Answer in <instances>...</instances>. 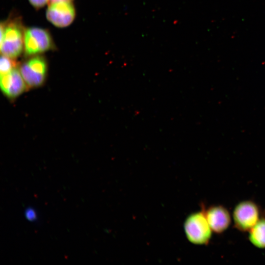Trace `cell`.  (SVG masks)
Here are the masks:
<instances>
[{
  "label": "cell",
  "instance_id": "cell-1",
  "mask_svg": "<svg viewBox=\"0 0 265 265\" xmlns=\"http://www.w3.org/2000/svg\"><path fill=\"white\" fill-rule=\"evenodd\" d=\"M24 48V34L20 22L0 25V52L12 59L18 57Z\"/></svg>",
  "mask_w": 265,
  "mask_h": 265
},
{
  "label": "cell",
  "instance_id": "cell-2",
  "mask_svg": "<svg viewBox=\"0 0 265 265\" xmlns=\"http://www.w3.org/2000/svg\"><path fill=\"white\" fill-rule=\"evenodd\" d=\"M184 229L189 241L194 244H208L212 235L205 210L190 214L185 220Z\"/></svg>",
  "mask_w": 265,
  "mask_h": 265
},
{
  "label": "cell",
  "instance_id": "cell-3",
  "mask_svg": "<svg viewBox=\"0 0 265 265\" xmlns=\"http://www.w3.org/2000/svg\"><path fill=\"white\" fill-rule=\"evenodd\" d=\"M257 204L251 200L241 202L235 207L233 218L235 227L241 232H249L260 219Z\"/></svg>",
  "mask_w": 265,
  "mask_h": 265
},
{
  "label": "cell",
  "instance_id": "cell-4",
  "mask_svg": "<svg viewBox=\"0 0 265 265\" xmlns=\"http://www.w3.org/2000/svg\"><path fill=\"white\" fill-rule=\"evenodd\" d=\"M50 33L37 27L28 28L24 32V49L27 55H34L46 52L53 47Z\"/></svg>",
  "mask_w": 265,
  "mask_h": 265
},
{
  "label": "cell",
  "instance_id": "cell-5",
  "mask_svg": "<svg viewBox=\"0 0 265 265\" xmlns=\"http://www.w3.org/2000/svg\"><path fill=\"white\" fill-rule=\"evenodd\" d=\"M20 71L27 86L31 87L42 85L45 80L47 64L41 56H35L25 62Z\"/></svg>",
  "mask_w": 265,
  "mask_h": 265
},
{
  "label": "cell",
  "instance_id": "cell-6",
  "mask_svg": "<svg viewBox=\"0 0 265 265\" xmlns=\"http://www.w3.org/2000/svg\"><path fill=\"white\" fill-rule=\"evenodd\" d=\"M75 16V8L70 1L51 3L46 12L48 20L59 27L69 26L74 20Z\"/></svg>",
  "mask_w": 265,
  "mask_h": 265
},
{
  "label": "cell",
  "instance_id": "cell-7",
  "mask_svg": "<svg viewBox=\"0 0 265 265\" xmlns=\"http://www.w3.org/2000/svg\"><path fill=\"white\" fill-rule=\"evenodd\" d=\"M0 84L2 92L10 98L19 96L27 87L20 70L15 68L8 73L0 75Z\"/></svg>",
  "mask_w": 265,
  "mask_h": 265
},
{
  "label": "cell",
  "instance_id": "cell-8",
  "mask_svg": "<svg viewBox=\"0 0 265 265\" xmlns=\"http://www.w3.org/2000/svg\"><path fill=\"white\" fill-rule=\"evenodd\" d=\"M208 223L212 231L221 234L229 227L231 216L228 210L221 205L212 206L205 210Z\"/></svg>",
  "mask_w": 265,
  "mask_h": 265
},
{
  "label": "cell",
  "instance_id": "cell-9",
  "mask_svg": "<svg viewBox=\"0 0 265 265\" xmlns=\"http://www.w3.org/2000/svg\"><path fill=\"white\" fill-rule=\"evenodd\" d=\"M248 238L255 247L265 248V217H261L248 232Z\"/></svg>",
  "mask_w": 265,
  "mask_h": 265
},
{
  "label": "cell",
  "instance_id": "cell-10",
  "mask_svg": "<svg viewBox=\"0 0 265 265\" xmlns=\"http://www.w3.org/2000/svg\"><path fill=\"white\" fill-rule=\"evenodd\" d=\"M16 64L12 58L2 55L0 57V75L8 73L15 68Z\"/></svg>",
  "mask_w": 265,
  "mask_h": 265
},
{
  "label": "cell",
  "instance_id": "cell-11",
  "mask_svg": "<svg viewBox=\"0 0 265 265\" xmlns=\"http://www.w3.org/2000/svg\"><path fill=\"white\" fill-rule=\"evenodd\" d=\"M26 218L27 220L33 222L37 219V214L35 210L32 208H27L25 212Z\"/></svg>",
  "mask_w": 265,
  "mask_h": 265
},
{
  "label": "cell",
  "instance_id": "cell-12",
  "mask_svg": "<svg viewBox=\"0 0 265 265\" xmlns=\"http://www.w3.org/2000/svg\"><path fill=\"white\" fill-rule=\"evenodd\" d=\"M32 6L40 8L45 6L49 0H28Z\"/></svg>",
  "mask_w": 265,
  "mask_h": 265
},
{
  "label": "cell",
  "instance_id": "cell-13",
  "mask_svg": "<svg viewBox=\"0 0 265 265\" xmlns=\"http://www.w3.org/2000/svg\"><path fill=\"white\" fill-rule=\"evenodd\" d=\"M72 0H49L51 3L60 2V1H70Z\"/></svg>",
  "mask_w": 265,
  "mask_h": 265
}]
</instances>
